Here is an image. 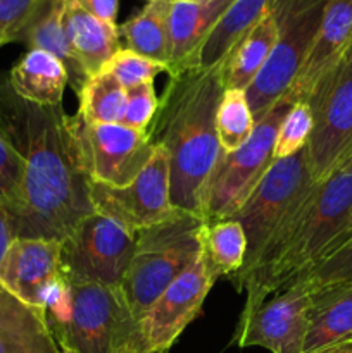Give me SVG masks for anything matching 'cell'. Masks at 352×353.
<instances>
[{
    "label": "cell",
    "mask_w": 352,
    "mask_h": 353,
    "mask_svg": "<svg viewBox=\"0 0 352 353\" xmlns=\"http://www.w3.org/2000/svg\"><path fill=\"white\" fill-rule=\"evenodd\" d=\"M38 0H0V47L17 41Z\"/></svg>",
    "instance_id": "obj_33"
},
{
    "label": "cell",
    "mask_w": 352,
    "mask_h": 353,
    "mask_svg": "<svg viewBox=\"0 0 352 353\" xmlns=\"http://www.w3.org/2000/svg\"><path fill=\"white\" fill-rule=\"evenodd\" d=\"M351 238H352V226H351V230H349V233L345 234V240H344V243H347V241L351 240ZM344 243H342V245H344Z\"/></svg>",
    "instance_id": "obj_38"
},
{
    "label": "cell",
    "mask_w": 352,
    "mask_h": 353,
    "mask_svg": "<svg viewBox=\"0 0 352 353\" xmlns=\"http://www.w3.org/2000/svg\"><path fill=\"white\" fill-rule=\"evenodd\" d=\"M292 105L293 100L285 93L255 123L251 138L238 150H221L200 199V217L204 221L230 219L244 205L259 179L275 162L276 134Z\"/></svg>",
    "instance_id": "obj_7"
},
{
    "label": "cell",
    "mask_w": 352,
    "mask_h": 353,
    "mask_svg": "<svg viewBox=\"0 0 352 353\" xmlns=\"http://www.w3.org/2000/svg\"><path fill=\"white\" fill-rule=\"evenodd\" d=\"M347 61H352V48H351V52H349V57H347Z\"/></svg>",
    "instance_id": "obj_39"
},
{
    "label": "cell",
    "mask_w": 352,
    "mask_h": 353,
    "mask_svg": "<svg viewBox=\"0 0 352 353\" xmlns=\"http://www.w3.org/2000/svg\"><path fill=\"white\" fill-rule=\"evenodd\" d=\"M104 71L110 72L121 86L130 90L141 83H154L155 76L166 72L168 68L162 62L144 57L130 48H119L107 62Z\"/></svg>",
    "instance_id": "obj_30"
},
{
    "label": "cell",
    "mask_w": 352,
    "mask_h": 353,
    "mask_svg": "<svg viewBox=\"0 0 352 353\" xmlns=\"http://www.w3.org/2000/svg\"><path fill=\"white\" fill-rule=\"evenodd\" d=\"M235 0H173L169 10L168 74L179 71L202 38Z\"/></svg>",
    "instance_id": "obj_18"
},
{
    "label": "cell",
    "mask_w": 352,
    "mask_h": 353,
    "mask_svg": "<svg viewBox=\"0 0 352 353\" xmlns=\"http://www.w3.org/2000/svg\"><path fill=\"white\" fill-rule=\"evenodd\" d=\"M72 2L78 3L83 10L95 16L97 19L104 21V23L116 24L119 0H72Z\"/></svg>",
    "instance_id": "obj_34"
},
{
    "label": "cell",
    "mask_w": 352,
    "mask_h": 353,
    "mask_svg": "<svg viewBox=\"0 0 352 353\" xmlns=\"http://www.w3.org/2000/svg\"><path fill=\"white\" fill-rule=\"evenodd\" d=\"M314 130V114L306 102H295L290 107L289 112L283 117L280 124L278 134H276L275 150L273 157L278 159L290 157L299 150L307 147L309 138Z\"/></svg>",
    "instance_id": "obj_29"
},
{
    "label": "cell",
    "mask_w": 352,
    "mask_h": 353,
    "mask_svg": "<svg viewBox=\"0 0 352 353\" xmlns=\"http://www.w3.org/2000/svg\"><path fill=\"white\" fill-rule=\"evenodd\" d=\"M255 119L244 90H224L216 112L217 141L223 152H235L251 138Z\"/></svg>",
    "instance_id": "obj_27"
},
{
    "label": "cell",
    "mask_w": 352,
    "mask_h": 353,
    "mask_svg": "<svg viewBox=\"0 0 352 353\" xmlns=\"http://www.w3.org/2000/svg\"><path fill=\"white\" fill-rule=\"evenodd\" d=\"M26 165L16 148L0 134V205L12 223L24 205Z\"/></svg>",
    "instance_id": "obj_28"
},
{
    "label": "cell",
    "mask_w": 352,
    "mask_h": 353,
    "mask_svg": "<svg viewBox=\"0 0 352 353\" xmlns=\"http://www.w3.org/2000/svg\"><path fill=\"white\" fill-rule=\"evenodd\" d=\"M352 226V169L320 183L299 212L273 238L254 268L233 285L245 292L242 314L252 312L276 293L306 278L342 247Z\"/></svg>",
    "instance_id": "obj_3"
},
{
    "label": "cell",
    "mask_w": 352,
    "mask_h": 353,
    "mask_svg": "<svg viewBox=\"0 0 352 353\" xmlns=\"http://www.w3.org/2000/svg\"><path fill=\"white\" fill-rule=\"evenodd\" d=\"M317 185L311 172L307 147L273 162L244 205L230 217L242 224L247 238L245 264L230 281L254 268L273 238L299 212Z\"/></svg>",
    "instance_id": "obj_5"
},
{
    "label": "cell",
    "mask_w": 352,
    "mask_h": 353,
    "mask_svg": "<svg viewBox=\"0 0 352 353\" xmlns=\"http://www.w3.org/2000/svg\"><path fill=\"white\" fill-rule=\"evenodd\" d=\"M61 254L59 240L14 238L0 264V285L23 303L38 309L41 288L62 274Z\"/></svg>",
    "instance_id": "obj_15"
},
{
    "label": "cell",
    "mask_w": 352,
    "mask_h": 353,
    "mask_svg": "<svg viewBox=\"0 0 352 353\" xmlns=\"http://www.w3.org/2000/svg\"><path fill=\"white\" fill-rule=\"evenodd\" d=\"M135 234L100 212L83 217L62 240V274L69 283L119 286L133 255Z\"/></svg>",
    "instance_id": "obj_8"
},
{
    "label": "cell",
    "mask_w": 352,
    "mask_h": 353,
    "mask_svg": "<svg viewBox=\"0 0 352 353\" xmlns=\"http://www.w3.org/2000/svg\"><path fill=\"white\" fill-rule=\"evenodd\" d=\"M64 30L69 48L86 78L102 72L121 48L117 24L97 19L72 0L66 2Z\"/></svg>",
    "instance_id": "obj_17"
},
{
    "label": "cell",
    "mask_w": 352,
    "mask_h": 353,
    "mask_svg": "<svg viewBox=\"0 0 352 353\" xmlns=\"http://www.w3.org/2000/svg\"><path fill=\"white\" fill-rule=\"evenodd\" d=\"M200 247L204 261L216 279H231L244 268L247 238L238 221H206L200 231Z\"/></svg>",
    "instance_id": "obj_25"
},
{
    "label": "cell",
    "mask_w": 352,
    "mask_h": 353,
    "mask_svg": "<svg viewBox=\"0 0 352 353\" xmlns=\"http://www.w3.org/2000/svg\"><path fill=\"white\" fill-rule=\"evenodd\" d=\"M126 110L121 124L137 131H147L159 109L154 83H141L126 90Z\"/></svg>",
    "instance_id": "obj_32"
},
{
    "label": "cell",
    "mask_w": 352,
    "mask_h": 353,
    "mask_svg": "<svg viewBox=\"0 0 352 353\" xmlns=\"http://www.w3.org/2000/svg\"><path fill=\"white\" fill-rule=\"evenodd\" d=\"M224 86L221 69L169 74L147 133L168 154L173 207L200 216L204 186L221 155L216 112Z\"/></svg>",
    "instance_id": "obj_2"
},
{
    "label": "cell",
    "mask_w": 352,
    "mask_h": 353,
    "mask_svg": "<svg viewBox=\"0 0 352 353\" xmlns=\"http://www.w3.org/2000/svg\"><path fill=\"white\" fill-rule=\"evenodd\" d=\"M204 223L200 216L178 210L169 219L137 231L133 255L119 285L137 321L199 259Z\"/></svg>",
    "instance_id": "obj_4"
},
{
    "label": "cell",
    "mask_w": 352,
    "mask_h": 353,
    "mask_svg": "<svg viewBox=\"0 0 352 353\" xmlns=\"http://www.w3.org/2000/svg\"><path fill=\"white\" fill-rule=\"evenodd\" d=\"M147 2H150V0H147Z\"/></svg>",
    "instance_id": "obj_41"
},
{
    "label": "cell",
    "mask_w": 352,
    "mask_h": 353,
    "mask_svg": "<svg viewBox=\"0 0 352 353\" xmlns=\"http://www.w3.org/2000/svg\"><path fill=\"white\" fill-rule=\"evenodd\" d=\"M311 110L314 130L307 155L314 181L323 183L352 162V61L342 64Z\"/></svg>",
    "instance_id": "obj_11"
},
{
    "label": "cell",
    "mask_w": 352,
    "mask_h": 353,
    "mask_svg": "<svg viewBox=\"0 0 352 353\" xmlns=\"http://www.w3.org/2000/svg\"><path fill=\"white\" fill-rule=\"evenodd\" d=\"M214 283L216 276L207 268L200 252L199 259L161 293L138 321L145 348L168 352L185 327L202 312Z\"/></svg>",
    "instance_id": "obj_13"
},
{
    "label": "cell",
    "mask_w": 352,
    "mask_h": 353,
    "mask_svg": "<svg viewBox=\"0 0 352 353\" xmlns=\"http://www.w3.org/2000/svg\"><path fill=\"white\" fill-rule=\"evenodd\" d=\"M266 10L268 0H235L202 38L199 47L186 59L179 71H211L219 68L237 45L251 33L252 28L261 21Z\"/></svg>",
    "instance_id": "obj_16"
},
{
    "label": "cell",
    "mask_w": 352,
    "mask_h": 353,
    "mask_svg": "<svg viewBox=\"0 0 352 353\" xmlns=\"http://www.w3.org/2000/svg\"><path fill=\"white\" fill-rule=\"evenodd\" d=\"M344 169H345V168H344ZM347 169H352V162H351V164H349V165H347Z\"/></svg>",
    "instance_id": "obj_40"
},
{
    "label": "cell",
    "mask_w": 352,
    "mask_h": 353,
    "mask_svg": "<svg viewBox=\"0 0 352 353\" xmlns=\"http://www.w3.org/2000/svg\"><path fill=\"white\" fill-rule=\"evenodd\" d=\"M76 140L90 181L107 186H126L154 155L155 145L147 131L123 124L86 123L72 116Z\"/></svg>",
    "instance_id": "obj_10"
},
{
    "label": "cell",
    "mask_w": 352,
    "mask_h": 353,
    "mask_svg": "<svg viewBox=\"0 0 352 353\" xmlns=\"http://www.w3.org/2000/svg\"><path fill=\"white\" fill-rule=\"evenodd\" d=\"M0 134L26 165L24 205L12 221L16 238L62 241L93 214L90 181L72 116L62 105H38L17 95L0 74Z\"/></svg>",
    "instance_id": "obj_1"
},
{
    "label": "cell",
    "mask_w": 352,
    "mask_h": 353,
    "mask_svg": "<svg viewBox=\"0 0 352 353\" xmlns=\"http://www.w3.org/2000/svg\"><path fill=\"white\" fill-rule=\"evenodd\" d=\"M90 196L95 212L117 221L131 233L162 223L179 210L173 207L169 195L168 154L157 145L148 164L133 181L126 186L92 183Z\"/></svg>",
    "instance_id": "obj_9"
},
{
    "label": "cell",
    "mask_w": 352,
    "mask_h": 353,
    "mask_svg": "<svg viewBox=\"0 0 352 353\" xmlns=\"http://www.w3.org/2000/svg\"><path fill=\"white\" fill-rule=\"evenodd\" d=\"M126 88L110 72L102 71L85 81L78 93L79 107L76 116L86 123L121 124L126 110Z\"/></svg>",
    "instance_id": "obj_26"
},
{
    "label": "cell",
    "mask_w": 352,
    "mask_h": 353,
    "mask_svg": "<svg viewBox=\"0 0 352 353\" xmlns=\"http://www.w3.org/2000/svg\"><path fill=\"white\" fill-rule=\"evenodd\" d=\"M0 353H59L45 314L10 295L2 285Z\"/></svg>",
    "instance_id": "obj_19"
},
{
    "label": "cell",
    "mask_w": 352,
    "mask_h": 353,
    "mask_svg": "<svg viewBox=\"0 0 352 353\" xmlns=\"http://www.w3.org/2000/svg\"><path fill=\"white\" fill-rule=\"evenodd\" d=\"M173 0H150L147 6L124 21L119 30V37L126 41V48L162 62L168 68L169 52V10Z\"/></svg>",
    "instance_id": "obj_24"
},
{
    "label": "cell",
    "mask_w": 352,
    "mask_h": 353,
    "mask_svg": "<svg viewBox=\"0 0 352 353\" xmlns=\"http://www.w3.org/2000/svg\"><path fill=\"white\" fill-rule=\"evenodd\" d=\"M311 307L313 292L304 281H297L252 312L242 314L235 343L240 348L261 347L271 353H302Z\"/></svg>",
    "instance_id": "obj_12"
},
{
    "label": "cell",
    "mask_w": 352,
    "mask_h": 353,
    "mask_svg": "<svg viewBox=\"0 0 352 353\" xmlns=\"http://www.w3.org/2000/svg\"><path fill=\"white\" fill-rule=\"evenodd\" d=\"M14 92L38 105H62L69 74L61 59L40 48H30L9 72Z\"/></svg>",
    "instance_id": "obj_21"
},
{
    "label": "cell",
    "mask_w": 352,
    "mask_h": 353,
    "mask_svg": "<svg viewBox=\"0 0 352 353\" xmlns=\"http://www.w3.org/2000/svg\"><path fill=\"white\" fill-rule=\"evenodd\" d=\"M14 238L16 236H14L12 223H10L9 219V214H7L6 209L0 205V264H2L3 257H6L7 250H9Z\"/></svg>",
    "instance_id": "obj_35"
},
{
    "label": "cell",
    "mask_w": 352,
    "mask_h": 353,
    "mask_svg": "<svg viewBox=\"0 0 352 353\" xmlns=\"http://www.w3.org/2000/svg\"><path fill=\"white\" fill-rule=\"evenodd\" d=\"M278 41V28L266 10L251 33L237 45L226 61L219 65L224 90H247L261 72Z\"/></svg>",
    "instance_id": "obj_23"
},
{
    "label": "cell",
    "mask_w": 352,
    "mask_h": 353,
    "mask_svg": "<svg viewBox=\"0 0 352 353\" xmlns=\"http://www.w3.org/2000/svg\"><path fill=\"white\" fill-rule=\"evenodd\" d=\"M68 0H38L17 41L30 48H40L61 59L69 74V85L78 95L88 78L76 62L64 30V12Z\"/></svg>",
    "instance_id": "obj_20"
},
{
    "label": "cell",
    "mask_w": 352,
    "mask_h": 353,
    "mask_svg": "<svg viewBox=\"0 0 352 353\" xmlns=\"http://www.w3.org/2000/svg\"><path fill=\"white\" fill-rule=\"evenodd\" d=\"M71 317L52 330L57 345L76 353H148L119 286L71 283Z\"/></svg>",
    "instance_id": "obj_6"
},
{
    "label": "cell",
    "mask_w": 352,
    "mask_h": 353,
    "mask_svg": "<svg viewBox=\"0 0 352 353\" xmlns=\"http://www.w3.org/2000/svg\"><path fill=\"white\" fill-rule=\"evenodd\" d=\"M344 341H352V283L313 292L309 330L302 353Z\"/></svg>",
    "instance_id": "obj_22"
},
{
    "label": "cell",
    "mask_w": 352,
    "mask_h": 353,
    "mask_svg": "<svg viewBox=\"0 0 352 353\" xmlns=\"http://www.w3.org/2000/svg\"><path fill=\"white\" fill-rule=\"evenodd\" d=\"M57 348H59V353H76V352L69 350L68 347H62V345H57Z\"/></svg>",
    "instance_id": "obj_37"
},
{
    "label": "cell",
    "mask_w": 352,
    "mask_h": 353,
    "mask_svg": "<svg viewBox=\"0 0 352 353\" xmlns=\"http://www.w3.org/2000/svg\"><path fill=\"white\" fill-rule=\"evenodd\" d=\"M304 353H352V341H344V343L328 345V347L316 348V350L304 352Z\"/></svg>",
    "instance_id": "obj_36"
},
{
    "label": "cell",
    "mask_w": 352,
    "mask_h": 353,
    "mask_svg": "<svg viewBox=\"0 0 352 353\" xmlns=\"http://www.w3.org/2000/svg\"><path fill=\"white\" fill-rule=\"evenodd\" d=\"M352 48V0H328L323 21L309 54L286 95L313 105L331 81Z\"/></svg>",
    "instance_id": "obj_14"
},
{
    "label": "cell",
    "mask_w": 352,
    "mask_h": 353,
    "mask_svg": "<svg viewBox=\"0 0 352 353\" xmlns=\"http://www.w3.org/2000/svg\"><path fill=\"white\" fill-rule=\"evenodd\" d=\"M300 281L306 283L313 292L328 286L352 283V238L338 250L321 261L309 274Z\"/></svg>",
    "instance_id": "obj_31"
}]
</instances>
